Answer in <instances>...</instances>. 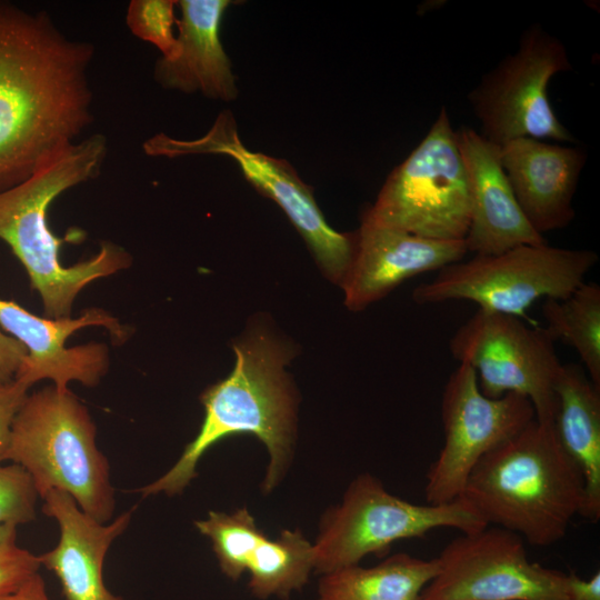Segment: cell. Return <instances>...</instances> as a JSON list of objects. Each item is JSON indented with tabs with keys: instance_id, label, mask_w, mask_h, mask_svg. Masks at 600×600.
Segmentation results:
<instances>
[{
	"instance_id": "f546056e",
	"label": "cell",
	"mask_w": 600,
	"mask_h": 600,
	"mask_svg": "<svg viewBox=\"0 0 600 600\" xmlns=\"http://www.w3.org/2000/svg\"><path fill=\"white\" fill-rule=\"evenodd\" d=\"M569 576L570 600H600V572L584 580L574 572Z\"/></svg>"
},
{
	"instance_id": "9a60e30c",
	"label": "cell",
	"mask_w": 600,
	"mask_h": 600,
	"mask_svg": "<svg viewBox=\"0 0 600 600\" xmlns=\"http://www.w3.org/2000/svg\"><path fill=\"white\" fill-rule=\"evenodd\" d=\"M356 252L341 283L344 304L358 311L384 298L410 278L458 262L464 240H434L361 223Z\"/></svg>"
},
{
	"instance_id": "4fadbf2b",
	"label": "cell",
	"mask_w": 600,
	"mask_h": 600,
	"mask_svg": "<svg viewBox=\"0 0 600 600\" xmlns=\"http://www.w3.org/2000/svg\"><path fill=\"white\" fill-rule=\"evenodd\" d=\"M536 419L530 400L517 393L484 396L473 368L459 363L441 399L443 446L427 473L424 497L429 504L457 500L476 464L488 452Z\"/></svg>"
},
{
	"instance_id": "603a6c76",
	"label": "cell",
	"mask_w": 600,
	"mask_h": 600,
	"mask_svg": "<svg viewBox=\"0 0 600 600\" xmlns=\"http://www.w3.org/2000/svg\"><path fill=\"white\" fill-rule=\"evenodd\" d=\"M312 569L313 543L300 530H283L274 540L264 537L252 553L249 588L259 598H287L304 586Z\"/></svg>"
},
{
	"instance_id": "ac0fdd59",
	"label": "cell",
	"mask_w": 600,
	"mask_h": 600,
	"mask_svg": "<svg viewBox=\"0 0 600 600\" xmlns=\"http://www.w3.org/2000/svg\"><path fill=\"white\" fill-rule=\"evenodd\" d=\"M42 499V511L57 521L60 537L57 546L39 556V560L58 578L64 599L124 600L107 588L103 562L112 542L129 527L133 510L101 523L63 491L51 490Z\"/></svg>"
},
{
	"instance_id": "8fae6325",
	"label": "cell",
	"mask_w": 600,
	"mask_h": 600,
	"mask_svg": "<svg viewBox=\"0 0 600 600\" xmlns=\"http://www.w3.org/2000/svg\"><path fill=\"white\" fill-rule=\"evenodd\" d=\"M554 342L544 328L478 309L453 333L449 349L459 363L473 368L484 396H523L537 421L553 423L554 386L562 366Z\"/></svg>"
},
{
	"instance_id": "9c48e42d",
	"label": "cell",
	"mask_w": 600,
	"mask_h": 600,
	"mask_svg": "<svg viewBox=\"0 0 600 600\" xmlns=\"http://www.w3.org/2000/svg\"><path fill=\"white\" fill-rule=\"evenodd\" d=\"M142 150L149 157L221 154L233 159L246 179L284 211L329 280L341 286L356 252V232L340 233L327 223L312 189L290 163L248 149L229 110L220 112L200 138L186 140L161 132L146 139Z\"/></svg>"
},
{
	"instance_id": "52a82bcc",
	"label": "cell",
	"mask_w": 600,
	"mask_h": 600,
	"mask_svg": "<svg viewBox=\"0 0 600 600\" xmlns=\"http://www.w3.org/2000/svg\"><path fill=\"white\" fill-rule=\"evenodd\" d=\"M361 223L434 240H464L470 191L446 107L419 144L388 176Z\"/></svg>"
},
{
	"instance_id": "4316f807",
	"label": "cell",
	"mask_w": 600,
	"mask_h": 600,
	"mask_svg": "<svg viewBox=\"0 0 600 600\" xmlns=\"http://www.w3.org/2000/svg\"><path fill=\"white\" fill-rule=\"evenodd\" d=\"M38 497L32 478L21 466H0V524L17 527L34 520Z\"/></svg>"
},
{
	"instance_id": "5b68a950",
	"label": "cell",
	"mask_w": 600,
	"mask_h": 600,
	"mask_svg": "<svg viewBox=\"0 0 600 600\" xmlns=\"http://www.w3.org/2000/svg\"><path fill=\"white\" fill-rule=\"evenodd\" d=\"M21 466L39 497L60 490L94 520L111 521L116 509L109 462L96 443V426L80 400L54 386L27 396L1 458Z\"/></svg>"
},
{
	"instance_id": "f1b7e54d",
	"label": "cell",
	"mask_w": 600,
	"mask_h": 600,
	"mask_svg": "<svg viewBox=\"0 0 600 600\" xmlns=\"http://www.w3.org/2000/svg\"><path fill=\"white\" fill-rule=\"evenodd\" d=\"M26 358V347L0 330V384L14 380Z\"/></svg>"
},
{
	"instance_id": "83f0119b",
	"label": "cell",
	"mask_w": 600,
	"mask_h": 600,
	"mask_svg": "<svg viewBox=\"0 0 600 600\" xmlns=\"http://www.w3.org/2000/svg\"><path fill=\"white\" fill-rule=\"evenodd\" d=\"M29 388L16 379L0 384V461L9 446L13 420L28 396Z\"/></svg>"
},
{
	"instance_id": "e0dca14e",
	"label": "cell",
	"mask_w": 600,
	"mask_h": 600,
	"mask_svg": "<svg viewBox=\"0 0 600 600\" xmlns=\"http://www.w3.org/2000/svg\"><path fill=\"white\" fill-rule=\"evenodd\" d=\"M500 160L522 212L538 233L571 223L572 200L587 160L582 148L518 138L500 146Z\"/></svg>"
},
{
	"instance_id": "2e32d148",
	"label": "cell",
	"mask_w": 600,
	"mask_h": 600,
	"mask_svg": "<svg viewBox=\"0 0 600 600\" xmlns=\"http://www.w3.org/2000/svg\"><path fill=\"white\" fill-rule=\"evenodd\" d=\"M470 191L468 252L497 254L522 244L547 242L522 212L500 160V146L462 126L456 130Z\"/></svg>"
},
{
	"instance_id": "d6986e66",
	"label": "cell",
	"mask_w": 600,
	"mask_h": 600,
	"mask_svg": "<svg viewBox=\"0 0 600 600\" xmlns=\"http://www.w3.org/2000/svg\"><path fill=\"white\" fill-rule=\"evenodd\" d=\"M237 1L180 0L177 6V47L154 64V80L166 89L232 101L238 96L230 60L222 47L220 28L226 10Z\"/></svg>"
},
{
	"instance_id": "ba28073f",
	"label": "cell",
	"mask_w": 600,
	"mask_h": 600,
	"mask_svg": "<svg viewBox=\"0 0 600 600\" xmlns=\"http://www.w3.org/2000/svg\"><path fill=\"white\" fill-rule=\"evenodd\" d=\"M487 527L462 499L444 504H416L386 490L369 473L354 479L342 502L327 516L313 543L314 570L328 573L383 554L396 541L420 538L437 528L462 533Z\"/></svg>"
},
{
	"instance_id": "44dd1931",
	"label": "cell",
	"mask_w": 600,
	"mask_h": 600,
	"mask_svg": "<svg viewBox=\"0 0 600 600\" xmlns=\"http://www.w3.org/2000/svg\"><path fill=\"white\" fill-rule=\"evenodd\" d=\"M438 572L437 559L397 553L381 563L324 573L318 600H418Z\"/></svg>"
},
{
	"instance_id": "4dcf8cb0",
	"label": "cell",
	"mask_w": 600,
	"mask_h": 600,
	"mask_svg": "<svg viewBox=\"0 0 600 600\" xmlns=\"http://www.w3.org/2000/svg\"><path fill=\"white\" fill-rule=\"evenodd\" d=\"M12 600H50L44 582L41 577L36 578L26 589L17 594Z\"/></svg>"
},
{
	"instance_id": "7c38bea8",
	"label": "cell",
	"mask_w": 600,
	"mask_h": 600,
	"mask_svg": "<svg viewBox=\"0 0 600 600\" xmlns=\"http://www.w3.org/2000/svg\"><path fill=\"white\" fill-rule=\"evenodd\" d=\"M418 600H570L569 576L529 560L524 540L487 526L452 539Z\"/></svg>"
},
{
	"instance_id": "6da1fadb",
	"label": "cell",
	"mask_w": 600,
	"mask_h": 600,
	"mask_svg": "<svg viewBox=\"0 0 600 600\" xmlns=\"http://www.w3.org/2000/svg\"><path fill=\"white\" fill-rule=\"evenodd\" d=\"M94 47L44 11L0 1V191L26 180L93 122Z\"/></svg>"
},
{
	"instance_id": "277c9868",
	"label": "cell",
	"mask_w": 600,
	"mask_h": 600,
	"mask_svg": "<svg viewBox=\"0 0 600 600\" xmlns=\"http://www.w3.org/2000/svg\"><path fill=\"white\" fill-rule=\"evenodd\" d=\"M231 373L201 394L204 419L196 438L187 444L174 466L139 489L143 498L173 496L191 482L202 456L232 434H252L270 457L264 491L273 489L288 466L294 437V398L284 366L289 351L266 333H253L233 344Z\"/></svg>"
},
{
	"instance_id": "ffe728a7",
	"label": "cell",
	"mask_w": 600,
	"mask_h": 600,
	"mask_svg": "<svg viewBox=\"0 0 600 600\" xmlns=\"http://www.w3.org/2000/svg\"><path fill=\"white\" fill-rule=\"evenodd\" d=\"M556 436L581 472L584 484L580 517L600 519V388L578 363H562L554 386Z\"/></svg>"
},
{
	"instance_id": "484cf974",
	"label": "cell",
	"mask_w": 600,
	"mask_h": 600,
	"mask_svg": "<svg viewBox=\"0 0 600 600\" xmlns=\"http://www.w3.org/2000/svg\"><path fill=\"white\" fill-rule=\"evenodd\" d=\"M17 527L0 524V600H12L38 576L39 556L17 544Z\"/></svg>"
},
{
	"instance_id": "cb8c5ba5",
	"label": "cell",
	"mask_w": 600,
	"mask_h": 600,
	"mask_svg": "<svg viewBox=\"0 0 600 600\" xmlns=\"http://www.w3.org/2000/svg\"><path fill=\"white\" fill-rule=\"evenodd\" d=\"M194 526L210 539L221 571L233 580L247 571L252 553L266 537L247 508L232 513L210 511Z\"/></svg>"
},
{
	"instance_id": "7a4b0ae2",
	"label": "cell",
	"mask_w": 600,
	"mask_h": 600,
	"mask_svg": "<svg viewBox=\"0 0 600 600\" xmlns=\"http://www.w3.org/2000/svg\"><path fill=\"white\" fill-rule=\"evenodd\" d=\"M101 133L81 139L46 158L22 182L0 191V240L23 264L48 318H70L78 293L90 282L130 266V254L112 242L82 262L66 267L61 240L50 230L48 210L68 189L100 174L107 158Z\"/></svg>"
},
{
	"instance_id": "5bb4252c",
	"label": "cell",
	"mask_w": 600,
	"mask_h": 600,
	"mask_svg": "<svg viewBox=\"0 0 600 600\" xmlns=\"http://www.w3.org/2000/svg\"><path fill=\"white\" fill-rule=\"evenodd\" d=\"M104 327L118 342L129 337V330L102 309L90 308L79 318L38 317L13 301L0 299V327L27 349V358L16 380L31 387L50 379L61 391L71 381L87 387L99 383L109 367L107 347L90 342L67 348V339L77 330Z\"/></svg>"
},
{
	"instance_id": "7402d4cb",
	"label": "cell",
	"mask_w": 600,
	"mask_h": 600,
	"mask_svg": "<svg viewBox=\"0 0 600 600\" xmlns=\"http://www.w3.org/2000/svg\"><path fill=\"white\" fill-rule=\"evenodd\" d=\"M544 329L572 347L588 377L600 388V287L584 281L563 299H544Z\"/></svg>"
},
{
	"instance_id": "8992f818",
	"label": "cell",
	"mask_w": 600,
	"mask_h": 600,
	"mask_svg": "<svg viewBox=\"0 0 600 600\" xmlns=\"http://www.w3.org/2000/svg\"><path fill=\"white\" fill-rule=\"evenodd\" d=\"M597 252L522 244L497 254H473L438 271L417 287L419 304L472 301L480 310L514 316L529 323L528 309L540 299H563L586 281L598 263Z\"/></svg>"
},
{
	"instance_id": "3957f363",
	"label": "cell",
	"mask_w": 600,
	"mask_h": 600,
	"mask_svg": "<svg viewBox=\"0 0 600 600\" xmlns=\"http://www.w3.org/2000/svg\"><path fill=\"white\" fill-rule=\"evenodd\" d=\"M462 498L486 522L548 547L580 514L584 484L561 447L553 423L533 419L488 452L472 469Z\"/></svg>"
},
{
	"instance_id": "30bf717a",
	"label": "cell",
	"mask_w": 600,
	"mask_h": 600,
	"mask_svg": "<svg viewBox=\"0 0 600 600\" xmlns=\"http://www.w3.org/2000/svg\"><path fill=\"white\" fill-rule=\"evenodd\" d=\"M571 69L563 43L541 24H531L519 47L482 76L468 93L480 134L501 146L518 138L576 143L548 98L551 78Z\"/></svg>"
},
{
	"instance_id": "d4e9b609",
	"label": "cell",
	"mask_w": 600,
	"mask_h": 600,
	"mask_svg": "<svg viewBox=\"0 0 600 600\" xmlns=\"http://www.w3.org/2000/svg\"><path fill=\"white\" fill-rule=\"evenodd\" d=\"M176 6L173 0H132L126 13L131 33L158 48L166 58L172 56L177 47Z\"/></svg>"
}]
</instances>
